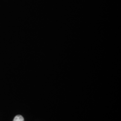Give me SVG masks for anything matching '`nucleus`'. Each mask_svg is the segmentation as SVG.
I'll return each mask as SVG.
<instances>
[{
	"label": "nucleus",
	"mask_w": 121,
	"mask_h": 121,
	"mask_svg": "<svg viewBox=\"0 0 121 121\" xmlns=\"http://www.w3.org/2000/svg\"><path fill=\"white\" fill-rule=\"evenodd\" d=\"M13 121H24V118L21 115H17L16 117H15Z\"/></svg>",
	"instance_id": "1"
}]
</instances>
